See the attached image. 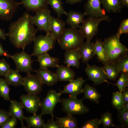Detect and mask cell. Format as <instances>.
<instances>
[{"mask_svg":"<svg viewBox=\"0 0 128 128\" xmlns=\"http://www.w3.org/2000/svg\"><path fill=\"white\" fill-rule=\"evenodd\" d=\"M119 89V91H122L128 86V75L123 73L121 74L115 84Z\"/></svg>","mask_w":128,"mask_h":128,"instance_id":"obj_38","label":"cell"},{"mask_svg":"<svg viewBox=\"0 0 128 128\" xmlns=\"http://www.w3.org/2000/svg\"><path fill=\"white\" fill-rule=\"evenodd\" d=\"M112 115V114L109 111L102 114L101 115L100 119L104 128H109L115 126L113 124Z\"/></svg>","mask_w":128,"mask_h":128,"instance_id":"obj_36","label":"cell"},{"mask_svg":"<svg viewBox=\"0 0 128 128\" xmlns=\"http://www.w3.org/2000/svg\"><path fill=\"white\" fill-rule=\"evenodd\" d=\"M10 88L5 79L0 78V96L6 101H9Z\"/></svg>","mask_w":128,"mask_h":128,"instance_id":"obj_34","label":"cell"},{"mask_svg":"<svg viewBox=\"0 0 128 128\" xmlns=\"http://www.w3.org/2000/svg\"><path fill=\"white\" fill-rule=\"evenodd\" d=\"M83 88V99H88L96 103H99V100L101 96L94 87L87 83L84 85Z\"/></svg>","mask_w":128,"mask_h":128,"instance_id":"obj_27","label":"cell"},{"mask_svg":"<svg viewBox=\"0 0 128 128\" xmlns=\"http://www.w3.org/2000/svg\"><path fill=\"white\" fill-rule=\"evenodd\" d=\"M10 117L8 112L0 109V126L5 123Z\"/></svg>","mask_w":128,"mask_h":128,"instance_id":"obj_42","label":"cell"},{"mask_svg":"<svg viewBox=\"0 0 128 128\" xmlns=\"http://www.w3.org/2000/svg\"><path fill=\"white\" fill-rule=\"evenodd\" d=\"M42 115L41 114L39 115L36 114L31 116L25 117L24 120L27 124L28 127L43 128L45 123L42 117Z\"/></svg>","mask_w":128,"mask_h":128,"instance_id":"obj_30","label":"cell"},{"mask_svg":"<svg viewBox=\"0 0 128 128\" xmlns=\"http://www.w3.org/2000/svg\"><path fill=\"white\" fill-rule=\"evenodd\" d=\"M83 99L71 96L61 99L60 103L62 111L67 114L73 115L82 114L88 113L89 109L84 104Z\"/></svg>","mask_w":128,"mask_h":128,"instance_id":"obj_4","label":"cell"},{"mask_svg":"<svg viewBox=\"0 0 128 128\" xmlns=\"http://www.w3.org/2000/svg\"><path fill=\"white\" fill-rule=\"evenodd\" d=\"M32 17L29 13L25 12L17 20L10 24L7 33L12 44L23 50L33 41L38 31L32 23Z\"/></svg>","mask_w":128,"mask_h":128,"instance_id":"obj_1","label":"cell"},{"mask_svg":"<svg viewBox=\"0 0 128 128\" xmlns=\"http://www.w3.org/2000/svg\"><path fill=\"white\" fill-rule=\"evenodd\" d=\"M35 14L32 16L33 25L40 31H44L46 33L50 32V23L52 16L50 10L47 8L35 12Z\"/></svg>","mask_w":128,"mask_h":128,"instance_id":"obj_8","label":"cell"},{"mask_svg":"<svg viewBox=\"0 0 128 128\" xmlns=\"http://www.w3.org/2000/svg\"><path fill=\"white\" fill-rule=\"evenodd\" d=\"M128 18H127L122 21L116 34L118 37L120 38L122 34H128Z\"/></svg>","mask_w":128,"mask_h":128,"instance_id":"obj_41","label":"cell"},{"mask_svg":"<svg viewBox=\"0 0 128 128\" xmlns=\"http://www.w3.org/2000/svg\"><path fill=\"white\" fill-rule=\"evenodd\" d=\"M20 99L23 108L30 113L36 114L41 107L42 101L37 95L28 93L22 95Z\"/></svg>","mask_w":128,"mask_h":128,"instance_id":"obj_13","label":"cell"},{"mask_svg":"<svg viewBox=\"0 0 128 128\" xmlns=\"http://www.w3.org/2000/svg\"><path fill=\"white\" fill-rule=\"evenodd\" d=\"M10 66L3 58L0 60V76H4L10 70Z\"/></svg>","mask_w":128,"mask_h":128,"instance_id":"obj_40","label":"cell"},{"mask_svg":"<svg viewBox=\"0 0 128 128\" xmlns=\"http://www.w3.org/2000/svg\"><path fill=\"white\" fill-rule=\"evenodd\" d=\"M62 94L60 92H57L53 89L49 91L46 96L42 101L41 107L42 115L50 114L53 118L54 109L56 104L61 102L60 97Z\"/></svg>","mask_w":128,"mask_h":128,"instance_id":"obj_7","label":"cell"},{"mask_svg":"<svg viewBox=\"0 0 128 128\" xmlns=\"http://www.w3.org/2000/svg\"><path fill=\"white\" fill-rule=\"evenodd\" d=\"M109 19L108 16L99 18L88 17L84 19L78 28L86 41H91L97 34L99 25L101 22L103 21L108 20Z\"/></svg>","mask_w":128,"mask_h":128,"instance_id":"obj_6","label":"cell"},{"mask_svg":"<svg viewBox=\"0 0 128 128\" xmlns=\"http://www.w3.org/2000/svg\"><path fill=\"white\" fill-rule=\"evenodd\" d=\"M65 22L59 18L52 16L50 23V32L55 38L57 40L65 29Z\"/></svg>","mask_w":128,"mask_h":128,"instance_id":"obj_24","label":"cell"},{"mask_svg":"<svg viewBox=\"0 0 128 128\" xmlns=\"http://www.w3.org/2000/svg\"><path fill=\"white\" fill-rule=\"evenodd\" d=\"M17 123V119L16 118L11 117L3 125L0 126L1 128H14Z\"/></svg>","mask_w":128,"mask_h":128,"instance_id":"obj_43","label":"cell"},{"mask_svg":"<svg viewBox=\"0 0 128 128\" xmlns=\"http://www.w3.org/2000/svg\"><path fill=\"white\" fill-rule=\"evenodd\" d=\"M84 39L79 29L71 27L65 28L57 40L60 47L66 51L78 49Z\"/></svg>","mask_w":128,"mask_h":128,"instance_id":"obj_2","label":"cell"},{"mask_svg":"<svg viewBox=\"0 0 128 128\" xmlns=\"http://www.w3.org/2000/svg\"><path fill=\"white\" fill-rule=\"evenodd\" d=\"M27 74L23 78L22 85L28 94L37 95L42 91L43 84L36 75L31 73Z\"/></svg>","mask_w":128,"mask_h":128,"instance_id":"obj_12","label":"cell"},{"mask_svg":"<svg viewBox=\"0 0 128 128\" xmlns=\"http://www.w3.org/2000/svg\"><path fill=\"white\" fill-rule=\"evenodd\" d=\"M111 102L113 107L117 110L123 107L124 102L121 92L118 91L113 93Z\"/></svg>","mask_w":128,"mask_h":128,"instance_id":"obj_33","label":"cell"},{"mask_svg":"<svg viewBox=\"0 0 128 128\" xmlns=\"http://www.w3.org/2000/svg\"><path fill=\"white\" fill-rule=\"evenodd\" d=\"M118 111V120L121 125L123 127H128V111L123 108Z\"/></svg>","mask_w":128,"mask_h":128,"instance_id":"obj_37","label":"cell"},{"mask_svg":"<svg viewBox=\"0 0 128 128\" xmlns=\"http://www.w3.org/2000/svg\"><path fill=\"white\" fill-rule=\"evenodd\" d=\"M102 44L109 60L116 63L121 57L127 54L128 48L120 42L116 34L104 39Z\"/></svg>","mask_w":128,"mask_h":128,"instance_id":"obj_3","label":"cell"},{"mask_svg":"<svg viewBox=\"0 0 128 128\" xmlns=\"http://www.w3.org/2000/svg\"><path fill=\"white\" fill-rule=\"evenodd\" d=\"M42 84L48 86H53L56 84L58 80L55 73L47 69L39 68L34 70Z\"/></svg>","mask_w":128,"mask_h":128,"instance_id":"obj_16","label":"cell"},{"mask_svg":"<svg viewBox=\"0 0 128 128\" xmlns=\"http://www.w3.org/2000/svg\"><path fill=\"white\" fill-rule=\"evenodd\" d=\"M21 4V2L14 0H0V19L10 20Z\"/></svg>","mask_w":128,"mask_h":128,"instance_id":"obj_11","label":"cell"},{"mask_svg":"<svg viewBox=\"0 0 128 128\" xmlns=\"http://www.w3.org/2000/svg\"><path fill=\"white\" fill-rule=\"evenodd\" d=\"M104 10L109 13H120L124 6L123 0H100Z\"/></svg>","mask_w":128,"mask_h":128,"instance_id":"obj_25","label":"cell"},{"mask_svg":"<svg viewBox=\"0 0 128 128\" xmlns=\"http://www.w3.org/2000/svg\"><path fill=\"white\" fill-rule=\"evenodd\" d=\"M123 108L125 110L128 111V103H124Z\"/></svg>","mask_w":128,"mask_h":128,"instance_id":"obj_50","label":"cell"},{"mask_svg":"<svg viewBox=\"0 0 128 128\" xmlns=\"http://www.w3.org/2000/svg\"><path fill=\"white\" fill-rule=\"evenodd\" d=\"M94 47L95 55L99 60L103 64L110 61L104 48L102 42L98 39L96 40L94 44Z\"/></svg>","mask_w":128,"mask_h":128,"instance_id":"obj_31","label":"cell"},{"mask_svg":"<svg viewBox=\"0 0 128 128\" xmlns=\"http://www.w3.org/2000/svg\"><path fill=\"white\" fill-rule=\"evenodd\" d=\"M43 128H60L56 121H55L53 118L49 119L47 123H45Z\"/></svg>","mask_w":128,"mask_h":128,"instance_id":"obj_44","label":"cell"},{"mask_svg":"<svg viewBox=\"0 0 128 128\" xmlns=\"http://www.w3.org/2000/svg\"><path fill=\"white\" fill-rule=\"evenodd\" d=\"M55 73L58 81L70 82L73 80L75 76L73 70L70 67L63 65H59L57 67Z\"/></svg>","mask_w":128,"mask_h":128,"instance_id":"obj_22","label":"cell"},{"mask_svg":"<svg viewBox=\"0 0 128 128\" xmlns=\"http://www.w3.org/2000/svg\"><path fill=\"white\" fill-rule=\"evenodd\" d=\"M100 0H87L84 5V13L88 17L101 18L108 16L101 7Z\"/></svg>","mask_w":128,"mask_h":128,"instance_id":"obj_14","label":"cell"},{"mask_svg":"<svg viewBox=\"0 0 128 128\" xmlns=\"http://www.w3.org/2000/svg\"><path fill=\"white\" fill-rule=\"evenodd\" d=\"M32 56L31 55L23 51L10 55V58L14 61L17 70L27 74L34 71L32 67L33 60L32 59Z\"/></svg>","mask_w":128,"mask_h":128,"instance_id":"obj_9","label":"cell"},{"mask_svg":"<svg viewBox=\"0 0 128 128\" xmlns=\"http://www.w3.org/2000/svg\"><path fill=\"white\" fill-rule=\"evenodd\" d=\"M67 18L65 23L72 28H78L80 24L84 20V17L86 16L84 13L69 10L67 12Z\"/></svg>","mask_w":128,"mask_h":128,"instance_id":"obj_18","label":"cell"},{"mask_svg":"<svg viewBox=\"0 0 128 128\" xmlns=\"http://www.w3.org/2000/svg\"><path fill=\"white\" fill-rule=\"evenodd\" d=\"M123 3L125 7H128V0H123Z\"/></svg>","mask_w":128,"mask_h":128,"instance_id":"obj_49","label":"cell"},{"mask_svg":"<svg viewBox=\"0 0 128 128\" xmlns=\"http://www.w3.org/2000/svg\"><path fill=\"white\" fill-rule=\"evenodd\" d=\"M48 4L50 6L58 17L59 18L63 14L67 15V12L63 7L61 0H48Z\"/></svg>","mask_w":128,"mask_h":128,"instance_id":"obj_32","label":"cell"},{"mask_svg":"<svg viewBox=\"0 0 128 128\" xmlns=\"http://www.w3.org/2000/svg\"><path fill=\"white\" fill-rule=\"evenodd\" d=\"M84 0H65L66 3L70 5H73L80 3Z\"/></svg>","mask_w":128,"mask_h":128,"instance_id":"obj_48","label":"cell"},{"mask_svg":"<svg viewBox=\"0 0 128 128\" xmlns=\"http://www.w3.org/2000/svg\"><path fill=\"white\" fill-rule=\"evenodd\" d=\"M23 7L28 11L36 12L47 8L48 0H21Z\"/></svg>","mask_w":128,"mask_h":128,"instance_id":"obj_21","label":"cell"},{"mask_svg":"<svg viewBox=\"0 0 128 128\" xmlns=\"http://www.w3.org/2000/svg\"><path fill=\"white\" fill-rule=\"evenodd\" d=\"M10 55L7 51L4 50L0 42V56H4L8 58H10Z\"/></svg>","mask_w":128,"mask_h":128,"instance_id":"obj_46","label":"cell"},{"mask_svg":"<svg viewBox=\"0 0 128 128\" xmlns=\"http://www.w3.org/2000/svg\"><path fill=\"white\" fill-rule=\"evenodd\" d=\"M19 72L16 69H11L10 71L4 76L5 79L9 85L17 87L22 85L23 78Z\"/></svg>","mask_w":128,"mask_h":128,"instance_id":"obj_28","label":"cell"},{"mask_svg":"<svg viewBox=\"0 0 128 128\" xmlns=\"http://www.w3.org/2000/svg\"><path fill=\"white\" fill-rule=\"evenodd\" d=\"M81 57L78 49L66 51L64 55V63L66 66L79 68Z\"/></svg>","mask_w":128,"mask_h":128,"instance_id":"obj_19","label":"cell"},{"mask_svg":"<svg viewBox=\"0 0 128 128\" xmlns=\"http://www.w3.org/2000/svg\"><path fill=\"white\" fill-rule=\"evenodd\" d=\"M37 61L38 62L40 68L47 69L49 67H57L59 65L58 58L52 57L46 53L37 57Z\"/></svg>","mask_w":128,"mask_h":128,"instance_id":"obj_23","label":"cell"},{"mask_svg":"<svg viewBox=\"0 0 128 128\" xmlns=\"http://www.w3.org/2000/svg\"><path fill=\"white\" fill-rule=\"evenodd\" d=\"M122 94L124 103H128V89L125 88L121 91Z\"/></svg>","mask_w":128,"mask_h":128,"instance_id":"obj_45","label":"cell"},{"mask_svg":"<svg viewBox=\"0 0 128 128\" xmlns=\"http://www.w3.org/2000/svg\"><path fill=\"white\" fill-rule=\"evenodd\" d=\"M85 71L89 79L96 85L106 82L110 83L107 80V78L103 67L95 65L87 64Z\"/></svg>","mask_w":128,"mask_h":128,"instance_id":"obj_10","label":"cell"},{"mask_svg":"<svg viewBox=\"0 0 128 128\" xmlns=\"http://www.w3.org/2000/svg\"><path fill=\"white\" fill-rule=\"evenodd\" d=\"M86 81L82 77H78L69 82L60 92L62 94H67L71 96L77 97L78 95L83 93L82 86Z\"/></svg>","mask_w":128,"mask_h":128,"instance_id":"obj_15","label":"cell"},{"mask_svg":"<svg viewBox=\"0 0 128 128\" xmlns=\"http://www.w3.org/2000/svg\"><path fill=\"white\" fill-rule=\"evenodd\" d=\"M78 49L81 61L86 64L96 55L94 43L91 41L84 42Z\"/></svg>","mask_w":128,"mask_h":128,"instance_id":"obj_17","label":"cell"},{"mask_svg":"<svg viewBox=\"0 0 128 128\" xmlns=\"http://www.w3.org/2000/svg\"><path fill=\"white\" fill-rule=\"evenodd\" d=\"M103 65L107 78L111 80H116L120 72L116 63L110 61Z\"/></svg>","mask_w":128,"mask_h":128,"instance_id":"obj_29","label":"cell"},{"mask_svg":"<svg viewBox=\"0 0 128 128\" xmlns=\"http://www.w3.org/2000/svg\"><path fill=\"white\" fill-rule=\"evenodd\" d=\"M115 63L120 73L128 75V56L127 54L121 57Z\"/></svg>","mask_w":128,"mask_h":128,"instance_id":"obj_35","label":"cell"},{"mask_svg":"<svg viewBox=\"0 0 128 128\" xmlns=\"http://www.w3.org/2000/svg\"><path fill=\"white\" fill-rule=\"evenodd\" d=\"M101 124L100 119L98 118L93 119L86 121L82 126L81 128H98Z\"/></svg>","mask_w":128,"mask_h":128,"instance_id":"obj_39","label":"cell"},{"mask_svg":"<svg viewBox=\"0 0 128 128\" xmlns=\"http://www.w3.org/2000/svg\"><path fill=\"white\" fill-rule=\"evenodd\" d=\"M56 40L50 32L46 33L45 35H41L36 37L33 41V50L31 55L37 57L47 53L54 48Z\"/></svg>","mask_w":128,"mask_h":128,"instance_id":"obj_5","label":"cell"},{"mask_svg":"<svg viewBox=\"0 0 128 128\" xmlns=\"http://www.w3.org/2000/svg\"><path fill=\"white\" fill-rule=\"evenodd\" d=\"M55 117L60 128H78V120L73 115L67 114L66 116L64 117Z\"/></svg>","mask_w":128,"mask_h":128,"instance_id":"obj_26","label":"cell"},{"mask_svg":"<svg viewBox=\"0 0 128 128\" xmlns=\"http://www.w3.org/2000/svg\"><path fill=\"white\" fill-rule=\"evenodd\" d=\"M6 36L7 34L3 29L0 28V39L5 40Z\"/></svg>","mask_w":128,"mask_h":128,"instance_id":"obj_47","label":"cell"},{"mask_svg":"<svg viewBox=\"0 0 128 128\" xmlns=\"http://www.w3.org/2000/svg\"><path fill=\"white\" fill-rule=\"evenodd\" d=\"M10 102L8 112L11 117L14 118L21 122L22 126H24L23 121L24 120L23 106L21 103L16 100H9Z\"/></svg>","mask_w":128,"mask_h":128,"instance_id":"obj_20","label":"cell"}]
</instances>
